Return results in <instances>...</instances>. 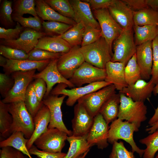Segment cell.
<instances>
[{
	"mask_svg": "<svg viewBox=\"0 0 158 158\" xmlns=\"http://www.w3.org/2000/svg\"><path fill=\"white\" fill-rule=\"evenodd\" d=\"M80 50L85 62L103 69H105L107 63L111 61L113 54L102 36L94 43L81 47Z\"/></svg>",
	"mask_w": 158,
	"mask_h": 158,
	"instance_id": "1",
	"label": "cell"
},
{
	"mask_svg": "<svg viewBox=\"0 0 158 158\" xmlns=\"http://www.w3.org/2000/svg\"><path fill=\"white\" fill-rule=\"evenodd\" d=\"M8 111L13 118L11 135L15 132H20L24 134L26 138L29 139L33 133L34 126L33 118L27 110L24 101L9 104Z\"/></svg>",
	"mask_w": 158,
	"mask_h": 158,
	"instance_id": "2",
	"label": "cell"
},
{
	"mask_svg": "<svg viewBox=\"0 0 158 158\" xmlns=\"http://www.w3.org/2000/svg\"><path fill=\"white\" fill-rule=\"evenodd\" d=\"M138 130L139 128L134 123L118 118L109 126L108 142L112 144L118 140H123L131 146L133 152H136L141 157L145 150L140 149L137 145L133 138L134 133Z\"/></svg>",
	"mask_w": 158,
	"mask_h": 158,
	"instance_id": "3",
	"label": "cell"
},
{
	"mask_svg": "<svg viewBox=\"0 0 158 158\" xmlns=\"http://www.w3.org/2000/svg\"><path fill=\"white\" fill-rule=\"evenodd\" d=\"M119 93L120 102L118 118L134 123L139 128L147 119V106L144 102L134 101L124 94Z\"/></svg>",
	"mask_w": 158,
	"mask_h": 158,
	"instance_id": "4",
	"label": "cell"
},
{
	"mask_svg": "<svg viewBox=\"0 0 158 158\" xmlns=\"http://www.w3.org/2000/svg\"><path fill=\"white\" fill-rule=\"evenodd\" d=\"M111 84L104 80L92 83L83 87L68 89L66 88L68 87L66 84L59 83L52 89L49 95H62L67 96L66 104L68 106L72 107L82 97Z\"/></svg>",
	"mask_w": 158,
	"mask_h": 158,
	"instance_id": "5",
	"label": "cell"
},
{
	"mask_svg": "<svg viewBox=\"0 0 158 158\" xmlns=\"http://www.w3.org/2000/svg\"><path fill=\"white\" fill-rule=\"evenodd\" d=\"M136 47L132 30H124L113 42L114 53L111 61L126 65L135 53Z\"/></svg>",
	"mask_w": 158,
	"mask_h": 158,
	"instance_id": "6",
	"label": "cell"
},
{
	"mask_svg": "<svg viewBox=\"0 0 158 158\" xmlns=\"http://www.w3.org/2000/svg\"><path fill=\"white\" fill-rule=\"evenodd\" d=\"M36 70L14 72L11 75L13 78V86L6 96L1 101L5 104L24 101L29 85L34 79Z\"/></svg>",
	"mask_w": 158,
	"mask_h": 158,
	"instance_id": "7",
	"label": "cell"
},
{
	"mask_svg": "<svg viewBox=\"0 0 158 158\" xmlns=\"http://www.w3.org/2000/svg\"><path fill=\"white\" fill-rule=\"evenodd\" d=\"M68 135L56 128L48 129L35 141L34 144L38 149L53 152H62Z\"/></svg>",
	"mask_w": 158,
	"mask_h": 158,
	"instance_id": "8",
	"label": "cell"
},
{
	"mask_svg": "<svg viewBox=\"0 0 158 158\" xmlns=\"http://www.w3.org/2000/svg\"><path fill=\"white\" fill-rule=\"evenodd\" d=\"M116 90L114 85L111 84L84 96L77 102L82 104L89 114L94 117L99 113L105 102L116 93Z\"/></svg>",
	"mask_w": 158,
	"mask_h": 158,
	"instance_id": "9",
	"label": "cell"
},
{
	"mask_svg": "<svg viewBox=\"0 0 158 158\" xmlns=\"http://www.w3.org/2000/svg\"><path fill=\"white\" fill-rule=\"evenodd\" d=\"M94 12L100 27L102 36L112 50L114 41L123 30L112 18L108 8L94 10Z\"/></svg>",
	"mask_w": 158,
	"mask_h": 158,
	"instance_id": "10",
	"label": "cell"
},
{
	"mask_svg": "<svg viewBox=\"0 0 158 158\" xmlns=\"http://www.w3.org/2000/svg\"><path fill=\"white\" fill-rule=\"evenodd\" d=\"M107 76L105 69L95 67L85 62L75 72L69 80L75 87L104 80Z\"/></svg>",
	"mask_w": 158,
	"mask_h": 158,
	"instance_id": "11",
	"label": "cell"
},
{
	"mask_svg": "<svg viewBox=\"0 0 158 158\" xmlns=\"http://www.w3.org/2000/svg\"><path fill=\"white\" fill-rule=\"evenodd\" d=\"M79 46L71 48L67 52L63 53L58 59L57 67L61 74L69 80L75 71L85 61Z\"/></svg>",
	"mask_w": 158,
	"mask_h": 158,
	"instance_id": "12",
	"label": "cell"
},
{
	"mask_svg": "<svg viewBox=\"0 0 158 158\" xmlns=\"http://www.w3.org/2000/svg\"><path fill=\"white\" fill-rule=\"evenodd\" d=\"M66 97L65 95L59 97L57 95H49L44 98L42 102L49 111L50 120L48 128H57L70 136L72 135V131L68 129L65 125L61 110V105Z\"/></svg>",
	"mask_w": 158,
	"mask_h": 158,
	"instance_id": "13",
	"label": "cell"
},
{
	"mask_svg": "<svg viewBox=\"0 0 158 158\" xmlns=\"http://www.w3.org/2000/svg\"><path fill=\"white\" fill-rule=\"evenodd\" d=\"M109 128L102 115L98 114L94 117L93 124L87 135L88 144L92 146L96 145L101 150L107 147L109 145Z\"/></svg>",
	"mask_w": 158,
	"mask_h": 158,
	"instance_id": "14",
	"label": "cell"
},
{
	"mask_svg": "<svg viewBox=\"0 0 158 158\" xmlns=\"http://www.w3.org/2000/svg\"><path fill=\"white\" fill-rule=\"evenodd\" d=\"M46 36L43 32H38L29 28H25L17 39H1L0 43L1 44L23 51L28 54L35 47L39 39Z\"/></svg>",
	"mask_w": 158,
	"mask_h": 158,
	"instance_id": "15",
	"label": "cell"
},
{
	"mask_svg": "<svg viewBox=\"0 0 158 158\" xmlns=\"http://www.w3.org/2000/svg\"><path fill=\"white\" fill-rule=\"evenodd\" d=\"M58 59H51L42 71L35 73L34 75V79L42 78L46 84L47 90L44 98L50 95L53 87L56 84L64 83L71 88L75 87L69 80L65 78L59 71L57 65Z\"/></svg>",
	"mask_w": 158,
	"mask_h": 158,
	"instance_id": "16",
	"label": "cell"
},
{
	"mask_svg": "<svg viewBox=\"0 0 158 158\" xmlns=\"http://www.w3.org/2000/svg\"><path fill=\"white\" fill-rule=\"evenodd\" d=\"M74 117L71 121L72 135H87L93 124L94 117L82 104L78 102L74 106Z\"/></svg>",
	"mask_w": 158,
	"mask_h": 158,
	"instance_id": "17",
	"label": "cell"
},
{
	"mask_svg": "<svg viewBox=\"0 0 158 158\" xmlns=\"http://www.w3.org/2000/svg\"><path fill=\"white\" fill-rule=\"evenodd\" d=\"M108 9L112 18L124 30H132L133 13L122 1L114 0Z\"/></svg>",
	"mask_w": 158,
	"mask_h": 158,
	"instance_id": "18",
	"label": "cell"
},
{
	"mask_svg": "<svg viewBox=\"0 0 158 158\" xmlns=\"http://www.w3.org/2000/svg\"><path fill=\"white\" fill-rule=\"evenodd\" d=\"M152 41H149L137 46L136 55L142 79L145 80L151 77L153 65Z\"/></svg>",
	"mask_w": 158,
	"mask_h": 158,
	"instance_id": "19",
	"label": "cell"
},
{
	"mask_svg": "<svg viewBox=\"0 0 158 158\" xmlns=\"http://www.w3.org/2000/svg\"><path fill=\"white\" fill-rule=\"evenodd\" d=\"M155 85L151 78L147 82L141 79L134 84L128 85L119 92L134 101L144 102L151 96Z\"/></svg>",
	"mask_w": 158,
	"mask_h": 158,
	"instance_id": "20",
	"label": "cell"
},
{
	"mask_svg": "<svg viewBox=\"0 0 158 158\" xmlns=\"http://www.w3.org/2000/svg\"><path fill=\"white\" fill-rule=\"evenodd\" d=\"M51 60L37 61L28 59L10 60L7 59L6 63L2 67L4 73L10 75L16 72L34 70H37L40 72L47 66Z\"/></svg>",
	"mask_w": 158,
	"mask_h": 158,
	"instance_id": "21",
	"label": "cell"
},
{
	"mask_svg": "<svg viewBox=\"0 0 158 158\" xmlns=\"http://www.w3.org/2000/svg\"><path fill=\"white\" fill-rule=\"evenodd\" d=\"M125 66L123 63L111 61L108 62L106 66L107 76L104 81L114 85L119 91L128 85L124 75Z\"/></svg>",
	"mask_w": 158,
	"mask_h": 158,
	"instance_id": "22",
	"label": "cell"
},
{
	"mask_svg": "<svg viewBox=\"0 0 158 158\" xmlns=\"http://www.w3.org/2000/svg\"><path fill=\"white\" fill-rule=\"evenodd\" d=\"M50 120V114L48 107L43 104L33 118L34 126L33 133L29 139L27 146L29 150L34 145L36 140L48 129Z\"/></svg>",
	"mask_w": 158,
	"mask_h": 158,
	"instance_id": "23",
	"label": "cell"
},
{
	"mask_svg": "<svg viewBox=\"0 0 158 158\" xmlns=\"http://www.w3.org/2000/svg\"><path fill=\"white\" fill-rule=\"evenodd\" d=\"M35 1L36 13L43 20L59 22L72 25L77 23L73 19L59 14L48 4L44 0H35Z\"/></svg>",
	"mask_w": 158,
	"mask_h": 158,
	"instance_id": "24",
	"label": "cell"
},
{
	"mask_svg": "<svg viewBox=\"0 0 158 158\" xmlns=\"http://www.w3.org/2000/svg\"><path fill=\"white\" fill-rule=\"evenodd\" d=\"M72 47L63 39L57 36L43 37L38 40L35 48L54 53H65Z\"/></svg>",
	"mask_w": 158,
	"mask_h": 158,
	"instance_id": "25",
	"label": "cell"
},
{
	"mask_svg": "<svg viewBox=\"0 0 158 158\" xmlns=\"http://www.w3.org/2000/svg\"><path fill=\"white\" fill-rule=\"evenodd\" d=\"M69 1L80 21L85 26L101 29L98 22L95 19L89 4L84 1L70 0Z\"/></svg>",
	"mask_w": 158,
	"mask_h": 158,
	"instance_id": "26",
	"label": "cell"
},
{
	"mask_svg": "<svg viewBox=\"0 0 158 158\" xmlns=\"http://www.w3.org/2000/svg\"><path fill=\"white\" fill-rule=\"evenodd\" d=\"M87 135L84 136H68L67 140L70 146L65 158H78L80 156L90 150L92 146L87 140Z\"/></svg>",
	"mask_w": 158,
	"mask_h": 158,
	"instance_id": "27",
	"label": "cell"
},
{
	"mask_svg": "<svg viewBox=\"0 0 158 158\" xmlns=\"http://www.w3.org/2000/svg\"><path fill=\"white\" fill-rule=\"evenodd\" d=\"M28 140L25 137L22 133L15 132L5 140L0 142V147L1 148L4 147H10L26 155L29 158H33L27 146Z\"/></svg>",
	"mask_w": 158,
	"mask_h": 158,
	"instance_id": "28",
	"label": "cell"
},
{
	"mask_svg": "<svg viewBox=\"0 0 158 158\" xmlns=\"http://www.w3.org/2000/svg\"><path fill=\"white\" fill-rule=\"evenodd\" d=\"M120 102L119 93L114 94L104 104L99 112L108 124L118 118Z\"/></svg>",
	"mask_w": 158,
	"mask_h": 158,
	"instance_id": "29",
	"label": "cell"
},
{
	"mask_svg": "<svg viewBox=\"0 0 158 158\" xmlns=\"http://www.w3.org/2000/svg\"><path fill=\"white\" fill-rule=\"evenodd\" d=\"M135 42L136 46L149 41H152L158 35L156 25L140 26L134 25Z\"/></svg>",
	"mask_w": 158,
	"mask_h": 158,
	"instance_id": "30",
	"label": "cell"
},
{
	"mask_svg": "<svg viewBox=\"0 0 158 158\" xmlns=\"http://www.w3.org/2000/svg\"><path fill=\"white\" fill-rule=\"evenodd\" d=\"M133 13L134 25L142 26L156 25L158 23V11L150 7Z\"/></svg>",
	"mask_w": 158,
	"mask_h": 158,
	"instance_id": "31",
	"label": "cell"
},
{
	"mask_svg": "<svg viewBox=\"0 0 158 158\" xmlns=\"http://www.w3.org/2000/svg\"><path fill=\"white\" fill-rule=\"evenodd\" d=\"M53 9L61 15L73 20L76 23L80 22L75 14L69 0H44Z\"/></svg>",
	"mask_w": 158,
	"mask_h": 158,
	"instance_id": "32",
	"label": "cell"
},
{
	"mask_svg": "<svg viewBox=\"0 0 158 158\" xmlns=\"http://www.w3.org/2000/svg\"><path fill=\"white\" fill-rule=\"evenodd\" d=\"M85 25L82 21L76 23L62 35L58 36L73 47L81 45Z\"/></svg>",
	"mask_w": 158,
	"mask_h": 158,
	"instance_id": "33",
	"label": "cell"
},
{
	"mask_svg": "<svg viewBox=\"0 0 158 158\" xmlns=\"http://www.w3.org/2000/svg\"><path fill=\"white\" fill-rule=\"evenodd\" d=\"M9 104L0 100V132L3 137L7 138L11 134L10 130L13 118L8 111Z\"/></svg>",
	"mask_w": 158,
	"mask_h": 158,
	"instance_id": "34",
	"label": "cell"
},
{
	"mask_svg": "<svg viewBox=\"0 0 158 158\" xmlns=\"http://www.w3.org/2000/svg\"><path fill=\"white\" fill-rule=\"evenodd\" d=\"M36 3L34 0H15L13 1V14L23 16L29 14L38 18L36 11Z\"/></svg>",
	"mask_w": 158,
	"mask_h": 158,
	"instance_id": "35",
	"label": "cell"
},
{
	"mask_svg": "<svg viewBox=\"0 0 158 158\" xmlns=\"http://www.w3.org/2000/svg\"><path fill=\"white\" fill-rule=\"evenodd\" d=\"M24 102L27 110L33 118L43 104L42 101L40 102L38 100L32 83L27 89Z\"/></svg>",
	"mask_w": 158,
	"mask_h": 158,
	"instance_id": "36",
	"label": "cell"
},
{
	"mask_svg": "<svg viewBox=\"0 0 158 158\" xmlns=\"http://www.w3.org/2000/svg\"><path fill=\"white\" fill-rule=\"evenodd\" d=\"M124 75L126 82L128 85L134 84L141 79L140 70L137 63L135 53L126 65Z\"/></svg>",
	"mask_w": 158,
	"mask_h": 158,
	"instance_id": "37",
	"label": "cell"
},
{
	"mask_svg": "<svg viewBox=\"0 0 158 158\" xmlns=\"http://www.w3.org/2000/svg\"><path fill=\"white\" fill-rule=\"evenodd\" d=\"M72 26L59 22L43 21L42 23V31L46 36H57L61 35Z\"/></svg>",
	"mask_w": 158,
	"mask_h": 158,
	"instance_id": "38",
	"label": "cell"
},
{
	"mask_svg": "<svg viewBox=\"0 0 158 158\" xmlns=\"http://www.w3.org/2000/svg\"><path fill=\"white\" fill-rule=\"evenodd\" d=\"M140 143L146 146L143 158H155L158 151V130L139 140Z\"/></svg>",
	"mask_w": 158,
	"mask_h": 158,
	"instance_id": "39",
	"label": "cell"
},
{
	"mask_svg": "<svg viewBox=\"0 0 158 158\" xmlns=\"http://www.w3.org/2000/svg\"><path fill=\"white\" fill-rule=\"evenodd\" d=\"M13 1L3 0L0 4V23L6 28L13 26L15 23L12 18Z\"/></svg>",
	"mask_w": 158,
	"mask_h": 158,
	"instance_id": "40",
	"label": "cell"
},
{
	"mask_svg": "<svg viewBox=\"0 0 158 158\" xmlns=\"http://www.w3.org/2000/svg\"><path fill=\"white\" fill-rule=\"evenodd\" d=\"M13 20L18 22L25 28H29L40 32H43L42 23L39 18L29 16L25 18L23 16L15 15L12 13Z\"/></svg>",
	"mask_w": 158,
	"mask_h": 158,
	"instance_id": "41",
	"label": "cell"
},
{
	"mask_svg": "<svg viewBox=\"0 0 158 158\" xmlns=\"http://www.w3.org/2000/svg\"><path fill=\"white\" fill-rule=\"evenodd\" d=\"M63 53H54L44 50L34 48L28 54V59L34 61H42L58 58Z\"/></svg>",
	"mask_w": 158,
	"mask_h": 158,
	"instance_id": "42",
	"label": "cell"
},
{
	"mask_svg": "<svg viewBox=\"0 0 158 158\" xmlns=\"http://www.w3.org/2000/svg\"><path fill=\"white\" fill-rule=\"evenodd\" d=\"M0 54L6 59L10 60L28 59V54L25 52L0 44Z\"/></svg>",
	"mask_w": 158,
	"mask_h": 158,
	"instance_id": "43",
	"label": "cell"
},
{
	"mask_svg": "<svg viewBox=\"0 0 158 158\" xmlns=\"http://www.w3.org/2000/svg\"><path fill=\"white\" fill-rule=\"evenodd\" d=\"M109 158H135L134 153L129 151L122 141H116L112 144Z\"/></svg>",
	"mask_w": 158,
	"mask_h": 158,
	"instance_id": "44",
	"label": "cell"
},
{
	"mask_svg": "<svg viewBox=\"0 0 158 158\" xmlns=\"http://www.w3.org/2000/svg\"><path fill=\"white\" fill-rule=\"evenodd\" d=\"M102 36L101 29L85 26L81 47L86 46L97 41Z\"/></svg>",
	"mask_w": 158,
	"mask_h": 158,
	"instance_id": "45",
	"label": "cell"
},
{
	"mask_svg": "<svg viewBox=\"0 0 158 158\" xmlns=\"http://www.w3.org/2000/svg\"><path fill=\"white\" fill-rule=\"evenodd\" d=\"M20 23L16 22L14 28L6 29L0 27V38L6 40H13L17 39L25 29Z\"/></svg>",
	"mask_w": 158,
	"mask_h": 158,
	"instance_id": "46",
	"label": "cell"
},
{
	"mask_svg": "<svg viewBox=\"0 0 158 158\" xmlns=\"http://www.w3.org/2000/svg\"><path fill=\"white\" fill-rule=\"evenodd\" d=\"M14 83V80L11 75L0 73V93L3 99L12 89Z\"/></svg>",
	"mask_w": 158,
	"mask_h": 158,
	"instance_id": "47",
	"label": "cell"
},
{
	"mask_svg": "<svg viewBox=\"0 0 158 158\" xmlns=\"http://www.w3.org/2000/svg\"><path fill=\"white\" fill-rule=\"evenodd\" d=\"M153 65L151 78L154 84L158 83V35L152 41Z\"/></svg>",
	"mask_w": 158,
	"mask_h": 158,
	"instance_id": "48",
	"label": "cell"
},
{
	"mask_svg": "<svg viewBox=\"0 0 158 158\" xmlns=\"http://www.w3.org/2000/svg\"><path fill=\"white\" fill-rule=\"evenodd\" d=\"M29 151L31 155H35L39 158H65L66 155V153L62 152L53 153L43 151L34 145Z\"/></svg>",
	"mask_w": 158,
	"mask_h": 158,
	"instance_id": "49",
	"label": "cell"
},
{
	"mask_svg": "<svg viewBox=\"0 0 158 158\" xmlns=\"http://www.w3.org/2000/svg\"><path fill=\"white\" fill-rule=\"evenodd\" d=\"M32 83L38 100L42 102L47 90L45 82L42 79L38 78L35 79Z\"/></svg>",
	"mask_w": 158,
	"mask_h": 158,
	"instance_id": "50",
	"label": "cell"
},
{
	"mask_svg": "<svg viewBox=\"0 0 158 158\" xmlns=\"http://www.w3.org/2000/svg\"><path fill=\"white\" fill-rule=\"evenodd\" d=\"M133 12H137L149 7L145 0H122Z\"/></svg>",
	"mask_w": 158,
	"mask_h": 158,
	"instance_id": "51",
	"label": "cell"
},
{
	"mask_svg": "<svg viewBox=\"0 0 158 158\" xmlns=\"http://www.w3.org/2000/svg\"><path fill=\"white\" fill-rule=\"evenodd\" d=\"M93 10L108 8L114 0H85Z\"/></svg>",
	"mask_w": 158,
	"mask_h": 158,
	"instance_id": "52",
	"label": "cell"
},
{
	"mask_svg": "<svg viewBox=\"0 0 158 158\" xmlns=\"http://www.w3.org/2000/svg\"><path fill=\"white\" fill-rule=\"evenodd\" d=\"M19 151L10 147L1 148L0 158H16Z\"/></svg>",
	"mask_w": 158,
	"mask_h": 158,
	"instance_id": "53",
	"label": "cell"
},
{
	"mask_svg": "<svg viewBox=\"0 0 158 158\" xmlns=\"http://www.w3.org/2000/svg\"><path fill=\"white\" fill-rule=\"evenodd\" d=\"M153 92L154 94L158 95V83L156 84L154 88ZM158 121V105L155 109L154 113L148 121L150 126H152Z\"/></svg>",
	"mask_w": 158,
	"mask_h": 158,
	"instance_id": "54",
	"label": "cell"
},
{
	"mask_svg": "<svg viewBox=\"0 0 158 158\" xmlns=\"http://www.w3.org/2000/svg\"><path fill=\"white\" fill-rule=\"evenodd\" d=\"M147 4L153 9L158 11V0H145Z\"/></svg>",
	"mask_w": 158,
	"mask_h": 158,
	"instance_id": "55",
	"label": "cell"
},
{
	"mask_svg": "<svg viewBox=\"0 0 158 158\" xmlns=\"http://www.w3.org/2000/svg\"><path fill=\"white\" fill-rule=\"evenodd\" d=\"M158 128V121L155 123L152 126L147 128L146 129V131L150 134L156 131Z\"/></svg>",
	"mask_w": 158,
	"mask_h": 158,
	"instance_id": "56",
	"label": "cell"
},
{
	"mask_svg": "<svg viewBox=\"0 0 158 158\" xmlns=\"http://www.w3.org/2000/svg\"><path fill=\"white\" fill-rule=\"evenodd\" d=\"M7 59L0 55V66L3 67L6 63Z\"/></svg>",
	"mask_w": 158,
	"mask_h": 158,
	"instance_id": "57",
	"label": "cell"
},
{
	"mask_svg": "<svg viewBox=\"0 0 158 158\" xmlns=\"http://www.w3.org/2000/svg\"><path fill=\"white\" fill-rule=\"evenodd\" d=\"M16 158H25V157L22 153L19 151Z\"/></svg>",
	"mask_w": 158,
	"mask_h": 158,
	"instance_id": "58",
	"label": "cell"
},
{
	"mask_svg": "<svg viewBox=\"0 0 158 158\" xmlns=\"http://www.w3.org/2000/svg\"><path fill=\"white\" fill-rule=\"evenodd\" d=\"M90 150L86 152H85L84 154H83L81 155L78 158H85L86 157V155H87V154L89 152Z\"/></svg>",
	"mask_w": 158,
	"mask_h": 158,
	"instance_id": "59",
	"label": "cell"
},
{
	"mask_svg": "<svg viewBox=\"0 0 158 158\" xmlns=\"http://www.w3.org/2000/svg\"><path fill=\"white\" fill-rule=\"evenodd\" d=\"M156 25L157 27V32H158V23H157Z\"/></svg>",
	"mask_w": 158,
	"mask_h": 158,
	"instance_id": "60",
	"label": "cell"
},
{
	"mask_svg": "<svg viewBox=\"0 0 158 158\" xmlns=\"http://www.w3.org/2000/svg\"><path fill=\"white\" fill-rule=\"evenodd\" d=\"M155 158H158V153L157 155V156H156V157H155Z\"/></svg>",
	"mask_w": 158,
	"mask_h": 158,
	"instance_id": "61",
	"label": "cell"
},
{
	"mask_svg": "<svg viewBox=\"0 0 158 158\" xmlns=\"http://www.w3.org/2000/svg\"><path fill=\"white\" fill-rule=\"evenodd\" d=\"M157 130H158V128H157Z\"/></svg>",
	"mask_w": 158,
	"mask_h": 158,
	"instance_id": "62",
	"label": "cell"
}]
</instances>
